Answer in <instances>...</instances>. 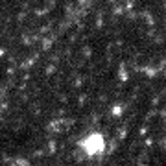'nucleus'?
Wrapping results in <instances>:
<instances>
[{
    "label": "nucleus",
    "instance_id": "nucleus-1",
    "mask_svg": "<svg viewBox=\"0 0 166 166\" xmlns=\"http://www.w3.org/2000/svg\"><path fill=\"white\" fill-rule=\"evenodd\" d=\"M103 144H105L103 137L100 133H92V135H89L87 138H83V140L79 142V146H81V150L85 151L89 157H94V155H98V153L103 151Z\"/></svg>",
    "mask_w": 166,
    "mask_h": 166
}]
</instances>
